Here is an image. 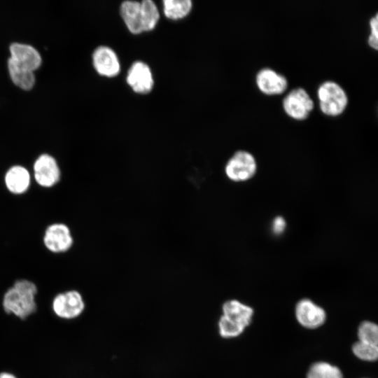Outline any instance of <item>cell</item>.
Masks as SVG:
<instances>
[{
    "label": "cell",
    "instance_id": "10",
    "mask_svg": "<svg viewBox=\"0 0 378 378\" xmlns=\"http://www.w3.org/2000/svg\"><path fill=\"white\" fill-rule=\"evenodd\" d=\"M31 179L32 176L28 169L20 164L10 167L4 176L6 188L15 195L26 193L31 186Z\"/></svg>",
    "mask_w": 378,
    "mask_h": 378
},
{
    "label": "cell",
    "instance_id": "2",
    "mask_svg": "<svg viewBox=\"0 0 378 378\" xmlns=\"http://www.w3.org/2000/svg\"><path fill=\"white\" fill-rule=\"evenodd\" d=\"M317 97L321 111L326 115L341 114L348 104V96L343 87L332 80H326L318 86Z\"/></svg>",
    "mask_w": 378,
    "mask_h": 378
},
{
    "label": "cell",
    "instance_id": "4",
    "mask_svg": "<svg viewBox=\"0 0 378 378\" xmlns=\"http://www.w3.org/2000/svg\"><path fill=\"white\" fill-rule=\"evenodd\" d=\"M61 170L56 159L50 154L40 155L33 164L32 178L41 188H51L61 179Z\"/></svg>",
    "mask_w": 378,
    "mask_h": 378
},
{
    "label": "cell",
    "instance_id": "22",
    "mask_svg": "<svg viewBox=\"0 0 378 378\" xmlns=\"http://www.w3.org/2000/svg\"><path fill=\"white\" fill-rule=\"evenodd\" d=\"M245 328L222 316L218 321V331L221 337L232 338L240 335Z\"/></svg>",
    "mask_w": 378,
    "mask_h": 378
},
{
    "label": "cell",
    "instance_id": "12",
    "mask_svg": "<svg viewBox=\"0 0 378 378\" xmlns=\"http://www.w3.org/2000/svg\"><path fill=\"white\" fill-rule=\"evenodd\" d=\"M93 65L97 71L107 77L116 76L120 71V62L117 55L111 48L99 46L92 55Z\"/></svg>",
    "mask_w": 378,
    "mask_h": 378
},
{
    "label": "cell",
    "instance_id": "17",
    "mask_svg": "<svg viewBox=\"0 0 378 378\" xmlns=\"http://www.w3.org/2000/svg\"><path fill=\"white\" fill-rule=\"evenodd\" d=\"M192 8L190 0H164V15L170 19L177 20L185 17Z\"/></svg>",
    "mask_w": 378,
    "mask_h": 378
},
{
    "label": "cell",
    "instance_id": "14",
    "mask_svg": "<svg viewBox=\"0 0 378 378\" xmlns=\"http://www.w3.org/2000/svg\"><path fill=\"white\" fill-rule=\"evenodd\" d=\"M223 316L230 321L244 327L251 322L253 310L237 300H230L223 304Z\"/></svg>",
    "mask_w": 378,
    "mask_h": 378
},
{
    "label": "cell",
    "instance_id": "3",
    "mask_svg": "<svg viewBox=\"0 0 378 378\" xmlns=\"http://www.w3.org/2000/svg\"><path fill=\"white\" fill-rule=\"evenodd\" d=\"M43 244L52 253H64L71 249L74 237L70 227L64 223L50 224L44 230Z\"/></svg>",
    "mask_w": 378,
    "mask_h": 378
},
{
    "label": "cell",
    "instance_id": "25",
    "mask_svg": "<svg viewBox=\"0 0 378 378\" xmlns=\"http://www.w3.org/2000/svg\"><path fill=\"white\" fill-rule=\"evenodd\" d=\"M0 378H16V377L15 376L10 373L1 372L0 373Z\"/></svg>",
    "mask_w": 378,
    "mask_h": 378
},
{
    "label": "cell",
    "instance_id": "5",
    "mask_svg": "<svg viewBox=\"0 0 378 378\" xmlns=\"http://www.w3.org/2000/svg\"><path fill=\"white\" fill-rule=\"evenodd\" d=\"M257 168L254 156L246 150H237L227 160L225 166L227 177L234 182L244 181L251 178Z\"/></svg>",
    "mask_w": 378,
    "mask_h": 378
},
{
    "label": "cell",
    "instance_id": "19",
    "mask_svg": "<svg viewBox=\"0 0 378 378\" xmlns=\"http://www.w3.org/2000/svg\"><path fill=\"white\" fill-rule=\"evenodd\" d=\"M307 378H343L341 370L326 362H317L309 368Z\"/></svg>",
    "mask_w": 378,
    "mask_h": 378
},
{
    "label": "cell",
    "instance_id": "13",
    "mask_svg": "<svg viewBox=\"0 0 378 378\" xmlns=\"http://www.w3.org/2000/svg\"><path fill=\"white\" fill-rule=\"evenodd\" d=\"M127 82L137 93L145 94L150 91L153 78L149 66L141 61L134 62L128 71Z\"/></svg>",
    "mask_w": 378,
    "mask_h": 378
},
{
    "label": "cell",
    "instance_id": "11",
    "mask_svg": "<svg viewBox=\"0 0 378 378\" xmlns=\"http://www.w3.org/2000/svg\"><path fill=\"white\" fill-rule=\"evenodd\" d=\"M9 59L17 66L34 71L41 64V57L38 50L27 44L13 43L10 46Z\"/></svg>",
    "mask_w": 378,
    "mask_h": 378
},
{
    "label": "cell",
    "instance_id": "23",
    "mask_svg": "<svg viewBox=\"0 0 378 378\" xmlns=\"http://www.w3.org/2000/svg\"><path fill=\"white\" fill-rule=\"evenodd\" d=\"M370 33L368 38V44L374 49L378 46V15L376 13L369 21Z\"/></svg>",
    "mask_w": 378,
    "mask_h": 378
},
{
    "label": "cell",
    "instance_id": "16",
    "mask_svg": "<svg viewBox=\"0 0 378 378\" xmlns=\"http://www.w3.org/2000/svg\"><path fill=\"white\" fill-rule=\"evenodd\" d=\"M8 68L12 81L23 90H30L35 83L34 71L20 67L8 59Z\"/></svg>",
    "mask_w": 378,
    "mask_h": 378
},
{
    "label": "cell",
    "instance_id": "6",
    "mask_svg": "<svg viewBox=\"0 0 378 378\" xmlns=\"http://www.w3.org/2000/svg\"><path fill=\"white\" fill-rule=\"evenodd\" d=\"M282 105L284 111L296 120L306 118L314 107V102L304 88L297 87L290 90L284 97Z\"/></svg>",
    "mask_w": 378,
    "mask_h": 378
},
{
    "label": "cell",
    "instance_id": "24",
    "mask_svg": "<svg viewBox=\"0 0 378 378\" xmlns=\"http://www.w3.org/2000/svg\"><path fill=\"white\" fill-rule=\"evenodd\" d=\"M286 222L284 218L277 216L272 223V231L276 234H281L285 230Z\"/></svg>",
    "mask_w": 378,
    "mask_h": 378
},
{
    "label": "cell",
    "instance_id": "1",
    "mask_svg": "<svg viewBox=\"0 0 378 378\" xmlns=\"http://www.w3.org/2000/svg\"><path fill=\"white\" fill-rule=\"evenodd\" d=\"M36 293L37 287L32 281L27 279L15 281L4 294L3 306L5 312L25 318L36 311Z\"/></svg>",
    "mask_w": 378,
    "mask_h": 378
},
{
    "label": "cell",
    "instance_id": "9",
    "mask_svg": "<svg viewBox=\"0 0 378 378\" xmlns=\"http://www.w3.org/2000/svg\"><path fill=\"white\" fill-rule=\"evenodd\" d=\"M295 316L300 325L309 329L322 326L326 318L323 309L309 299H302L298 302Z\"/></svg>",
    "mask_w": 378,
    "mask_h": 378
},
{
    "label": "cell",
    "instance_id": "18",
    "mask_svg": "<svg viewBox=\"0 0 378 378\" xmlns=\"http://www.w3.org/2000/svg\"><path fill=\"white\" fill-rule=\"evenodd\" d=\"M140 4L142 30L143 31L151 30L158 22L160 18L158 9L151 0H143Z\"/></svg>",
    "mask_w": 378,
    "mask_h": 378
},
{
    "label": "cell",
    "instance_id": "15",
    "mask_svg": "<svg viewBox=\"0 0 378 378\" xmlns=\"http://www.w3.org/2000/svg\"><path fill=\"white\" fill-rule=\"evenodd\" d=\"M120 14L128 29L133 34L143 31L141 4L136 1H125L120 6Z\"/></svg>",
    "mask_w": 378,
    "mask_h": 378
},
{
    "label": "cell",
    "instance_id": "20",
    "mask_svg": "<svg viewBox=\"0 0 378 378\" xmlns=\"http://www.w3.org/2000/svg\"><path fill=\"white\" fill-rule=\"evenodd\" d=\"M358 341L377 345L378 344V327L370 321H363L358 329Z\"/></svg>",
    "mask_w": 378,
    "mask_h": 378
},
{
    "label": "cell",
    "instance_id": "8",
    "mask_svg": "<svg viewBox=\"0 0 378 378\" xmlns=\"http://www.w3.org/2000/svg\"><path fill=\"white\" fill-rule=\"evenodd\" d=\"M255 83L259 90L267 94H281L288 87L287 78L268 66L261 68L257 72Z\"/></svg>",
    "mask_w": 378,
    "mask_h": 378
},
{
    "label": "cell",
    "instance_id": "7",
    "mask_svg": "<svg viewBox=\"0 0 378 378\" xmlns=\"http://www.w3.org/2000/svg\"><path fill=\"white\" fill-rule=\"evenodd\" d=\"M85 303L77 290H68L57 295L52 302V309L57 316L63 318H74L84 310Z\"/></svg>",
    "mask_w": 378,
    "mask_h": 378
},
{
    "label": "cell",
    "instance_id": "21",
    "mask_svg": "<svg viewBox=\"0 0 378 378\" xmlns=\"http://www.w3.org/2000/svg\"><path fill=\"white\" fill-rule=\"evenodd\" d=\"M354 354L358 358L366 361H374L378 357V347L365 342L358 341L352 346Z\"/></svg>",
    "mask_w": 378,
    "mask_h": 378
}]
</instances>
